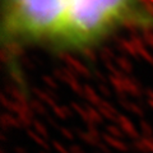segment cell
<instances>
[{
	"mask_svg": "<svg viewBox=\"0 0 153 153\" xmlns=\"http://www.w3.org/2000/svg\"><path fill=\"white\" fill-rule=\"evenodd\" d=\"M128 26L153 28V8L146 0H69L64 46H91Z\"/></svg>",
	"mask_w": 153,
	"mask_h": 153,
	"instance_id": "cell-1",
	"label": "cell"
},
{
	"mask_svg": "<svg viewBox=\"0 0 153 153\" xmlns=\"http://www.w3.org/2000/svg\"><path fill=\"white\" fill-rule=\"evenodd\" d=\"M69 0H3V33L9 45L49 42L64 46Z\"/></svg>",
	"mask_w": 153,
	"mask_h": 153,
	"instance_id": "cell-2",
	"label": "cell"
}]
</instances>
